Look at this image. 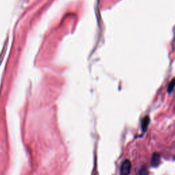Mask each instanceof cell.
<instances>
[{"label":"cell","instance_id":"cell-4","mask_svg":"<svg viewBox=\"0 0 175 175\" xmlns=\"http://www.w3.org/2000/svg\"><path fill=\"white\" fill-rule=\"evenodd\" d=\"M174 87H175V79H173L169 83L168 87V92H173Z\"/></svg>","mask_w":175,"mask_h":175},{"label":"cell","instance_id":"cell-3","mask_svg":"<svg viewBox=\"0 0 175 175\" xmlns=\"http://www.w3.org/2000/svg\"><path fill=\"white\" fill-rule=\"evenodd\" d=\"M149 122H150L149 116H146L144 118L142 119V130L144 132H145L147 130V129H148V126L149 125Z\"/></svg>","mask_w":175,"mask_h":175},{"label":"cell","instance_id":"cell-5","mask_svg":"<svg viewBox=\"0 0 175 175\" xmlns=\"http://www.w3.org/2000/svg\"><path fill=\"white\" fill-rule=\"evenodd\" d=\"M140 175H148V172L145 166L142 167L140 170Z\"/></svg>","mask_w":175,"mask_h":175},{"label":"cell","instance_id":"cell-2","mask_svg":"<svg viewBox=\"0 0 175 175\" xmlns=\"http://www.w3.org/2000/svg\"><path fill=\"white\" fill-rule=\"evenodd\" d=\"M161 162V156L159 153H155L153 154L151 159V166L152 167H157Z\"/></svg>","mask_w":175,"mask_h":175},{"label":"cell","instance_id":"cell-1","mask_svg":"<svg viewBox=\"0 0 175 175\" xmlns=\"http://www.w3.org/2000/svg\"><path fill=\"white\" fill-rule=\"evenodd\" d=\"M131 163L129 160H125V162L122 163L121 169V173L122 175H129L131 173Z\"/></svg>","mask_w":175,"mask_h":175}]
</instances>
